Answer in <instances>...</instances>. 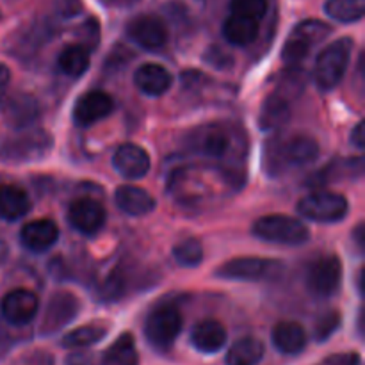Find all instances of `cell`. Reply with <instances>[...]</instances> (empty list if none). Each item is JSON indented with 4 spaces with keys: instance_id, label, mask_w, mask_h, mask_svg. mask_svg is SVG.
<instances>
[{
    "instance_id": "cell-1",
    "label": "cell",
    "mask_w": 365,
    "mask_h": 365,
    "mask_svg": "<svg viewBox=\"0 0 365 365\" xmlns=\"http://www.w3.org/2000/svg\"><path fill=\"white\" fill-rule=\"evenodd\" d=\"M184 143L191 152L220 160L237 159L246 148L245 135L241 134V130L225 123L203 125L195 128L189 132Z\"/></svg>"
},
{
    "instance_id": "cell-2",
    "label": "cell",
    "mask_w": 365,
    "mask_h": 365,
    "mask_svg": "<svg viewBox=\"0 0 365 365\" xmlns=\"http://www.w3.org/2000/svg\"><path fill=\"white\" fill-rule=\"evenodd\" d=\"M319 145L310 135L292 134L271 139L264 152V171L280 175L289 168L309 166L319 159Z\"/></svg>"
},
{
    "instance_id": "cell-3",
    "label": "cell",
    "mask_w": 365,
    "mask_h": 365,
    "mask_svg": "<svg viewBox=\"0 0 365 365\" xmlns=\"http://www.w3.org/2000/svg\"><path fill=\"white\" fill-rule=\"evenodd\" d=\"M351 52V38H341L321 50L316 59V66H314V81L317 88L323 91H331L341 84L348 71Z\"/></svg>"
},
{
    "instance_id": "cell-4",
    "label": "cell",
    "mask_w": 365,
    "mask_h": 365,
    "mask_svg": "<svg viewBox=\"0 0 365 365\" xmlns=\"http://www.w3.org/2000/svg\"><path fill=\"white\" fill-rule=\"evenodd\" d=\"M253 235L264 242L284 246H302L310 239V230L305 223L292 216L269 214L259 217L252 227Z\"/></svg>"
},
{
    "instance_id": "cell-5",
    "label": "cell",
    "mask_w": 365,
    "mask_h": 365,
    "mask_svg": "<svg viewBox=\"0 0 365 365\" xmlns=\"http://www.w3.org/2000/svg\"><path fill=\"white\" fill-rule=\"evenodd\" d=\"M52 135L41 128H29L13 138L4 139L0 145V160L11 164L34 163L52 150Z\"/></svg>"
},
{
    "instance_id": "cell-6",
    "label": "cell",
    "mask_w": 365,
    "mask_h": 365,
    "mask_svg": "<svg viewBox=\"0 0 365 365\" xmlns=\"http://www.w3.org/2000/svg\"><path fill=\"white\" fill-rule=\"evenodd\" d=\"M331 34V27L321 20H305L296 25L282 50V61L287 66H298L310 56L312 48Z\"/></svg>"
},
{
    "instance_id": "cell-7",
    "label": "cell",
    "mask_w": 365,
    "mask_h": 365,
    "mask_svg": "<svg viewBox=\"0 0 365 365\" xmlns=\"http://www.w3.org/2000/svg\"><path fill=\"white\" fill-rule=\"evenodd\" d=\"M182 323V314L175 303H160L145 321L146 341L159 351H168L180 335Z\"/></svg>"
},
{
    "instance_id": "cell-8",
    "label": "cell",
    "mask_w": 365,
    "mask_h": 365,
    "mask_svg": "<svg viewBox=\"0 0 365 365\" xmlns=\"http://www.w3.org/2000/svg\"><path fill=\"white\" fill-rule=\"evenodd\" d=\"M298 212L316 223H337L349 212V203L339 192L316 191L298 202Z\"/></svg>"
},
{
    "instance_id": "cell-9",
    "label": "cell",
    "mask_w": 365,
    "mask_h": 365,
    "mask_svg": "<svg viewBox=\"0 0 365 365\" xmlns=\"http://www.w3.org/2000/svg\"><path fill=\"white\" fill-rule=\"evenodd\" d=\"M342 284V262L337 255L319 257L307 269V287L316 298H331Z\"/></svg>"
},
{
    "instance_id": "cell-10",
    "label": "cell",
    "mask_w": 365,
    "mask_h": 365,
    "mask_svg": "<svg viewBox=\"0 0 365 365\" xmlns=\"http://www.w3.org/2000/svg\"><path fill=\"white\" fill-rule=\"evenodd\" d=\"M280 269L282 264L277 260L259 259V257H237V259L228 260L223 266L217 267L216 277L225 278V280L257 282L273 277Z\"/></svg>"
},
{
    "instance_id": "cell-11",
    "label": "cell",
    "mask_w": 365,
    "mask_h": 365,
    "mask_svg": "<svg viewBox=\"0 0 365 365\" xmlns=\"http://www.w3.org/2000/svg\"><path fill=\"white\" fill-rule=\"evenodd\" d=\"M39 310V298L29 289H14L4 296L0 312L4 319L13 327H25L31 323Z\"/></svg>"
},
{
    "instance_id": "cell-12",
    "label": "cell",
    "mask_w": 365,
    "mask_h": 365,
    "mask_svg": "<svg viewBox=\"0 0 365 365\" xmlns=\"http://www.w3.org/2000/svg\"><path fill=\"white\" fill-rule=\"evenodd\" d=\"M114 110V98L106 91H88L73 106V121L77 127H91L98 121L106 120Z\"/></svg>"
},
{
    "instance_id": "cell-13",
    "label": "cell",
    "mask_w": 365,
    "mask_h": 365,
    "mask_svg": "<svg viewBox=\"0 0 365 365\" xmlns=\"http://www.w3.org/2000/svg\"><path fill=\"white\" fill-rule=\"evenodd\" d=\"M127 34L145 50H160L168 43V27L155 14H139L127 25Z\"/></svg>"
},
{
    "instance_id": "cell-14",
    "label": "cell",
    "mask_w": 365,
    "mask_h": 365,
    "mask_svg": "<svg viewBox=\"0 0 365 365\" xmlns=\"http://www.w3.org/2000/svg\"><path fill=\"white\" fill-rule=\"evenodd\" d=\"M106 209L93 198H78L68 207V223L84 235L98 234L106 225Z\"/></svg>"
},
{
    "instance_id": "cell-15",
    "label": "cell",
    "mask_w": 365,
    "mask_h": 365,
    "mask_svg": "<svg viewBox=\"0 0 365 365\" xmlns=\"http://www.w3.org/2000/svg\"><path fill=\"white\" fill-rule=\"evenodd\" d=\"M150 155L145 148L134 143H125L114 152L113 168L120 177L127 180H139L150 171Z\"/></svg>"
},
{
    "instance_id": "cell-16",
    "label": "cell",
    "mask_w": 365,
    "mask_h": 365,
    "mask_svg": "<svg viewBox=\"0 0 365 365\" xmlns=\"http://www.w3.org/2000/svg\"><path fill=\"white\" fill-rule=\"evenodd\" d=\"M78 299L71 292H57L50 298L41 319V334H56L77 317Z\"/></svg>"
},
{
    "instance_id": "cell-17",
    "label": "cell",
    "mask_w": 365,
    "mask_h": 365,
    "mask_svg": "<svg viewBox=\"0 0 365 365\" xmlns=\"http://www.w3.org/2000/svg\"><path fill=\"white\" fill-rule=\"evenodd\" d=\"M134 84L143 95L157 98L170 91L171 84H173V75L163 64L146 63L135 70Z\"/></svg>"
},
{
    "instance_id": "cell-18",
    "label": "cell",
    "mask_w": 365,
    "mask_h": 365,
    "mask_svg": "<svg viewBox=\"0 0 365 365\" xmlns=\"http://www.w3.org/2000/svg\"><path fill=\"white\" fill-rule=\"evenodd\" d=\"M0 110L7 123L14 128H29L39 116L38 102L31 95H21V93L4 96Z\"/></svg>"
},
{
    "instance_id": "cell-19",
    "label": "cell",
    "mask_w": 365,
    "mask_h": 365,
    "mask_svg": "<svg viewBox=\"0 0 365 365\" xmlns=\"http://www.w3.org/2000/svg\"><path fill=\"white\" fill-rule=\"evenodd\" d=\"M59 239V228L50 220H36L24 225L20 232V241L24 248L32 253H45Z\"/></svg>"
},
{
    "instance_id": "cell-20",
    "label": "cell",
    "mask_w": 365,
    "mask_h": 365,
    "mask_svg": "<svg viewBox=\"0 0 365 365\" xmlns=\"http://www.w3.org/2000/svg\"><path fill=\"white\" fill-rule=\"evenodd\" d=\"M114 203L121 212L132 217H141L155 209L157 202L146 189L138 185H120L114 192Z\"/></svg>"
},
{
    "instance_id": "cell-21",
    "label": "cell",
    "mask_w": 365,
    "mask_h": 365,
    "mask_svg": "<svg viewBox=\"0 0 365 365\" xmlns=\"http://www.w3.org/2000/svg\"><path fill=\"white\" fill-rule=\"evenodd\" d=\"M227 328L216 319H203L195 324L191 331V344L196 351L214 355L227 344Z\"/></svg>"
},
{
    "instance_id": "cell-22",
    "label": "cell",
    "mask_w": 365,
    "mask_h": 365,
    "mask_svg": "<svg viewBox=\"0 0 365 365\" xmlns=\"http://www.w3.org/2000/svg\"><path fill=\"white\" fill-rule=\"evenodd\" d=\"M271 339H273L274 348L284 355H298L307 348V342H309L305 328L294 321H280L273 328Z\"/></svg>"
},
{
    "instance_id": "cell-23",
    "label": "cell",
    "mask_w": 365,
    "mask_h": 365,
    "mask_svg": "<svg viewBox=\"0 0 365 365\" xmlns=\"http://www.w3.org/2000/svg\"><path fill=\"white\" fill-rule=\"evenodd\" d=\"M32 203L24 187L14 184L0 185V217L6 221H18L27 216Z\"/></svg>"
},
{
    "instance_id": "cell-24",
    "label": "cell",
    "mask_w": 365,
    "mask_h": 365,
    "mask_svg": "<svg viewBox=\"0 0 365 365\" xmlns=\"http://www.w3.org/2000/svg\"><path fill=\"white\" fill-rule=\"evenodd\" d=\"M291 120V106L289 100L280 93H271L262 102L259 114V125L262 130H274L284 127Z\"/></svg>"
},
{
    "instance_id": "cell-25",
    "label": "cell",
    "mask_w": 365,
    "mask_h": 365,
    "mask_svg": "<svg viewBox=\"0 0 365 365\" xmlns=\"http://www.w3.org/2000/svg\"><path fill=\"white\" fill-rule=\"evenodd\" d=\"M223 38L227 39L230 45L234 46H248L259 36V21L250 20V18L237 16V14H230L223 24Z\"/></svg>"
},
{
    "instance_id": "cell-26",
    "label": "cell",
    "mask_w": 365,
    "mask_h": 365,
    "mask_svg": "<svg viewBox=\"0 0 365 365\" xmlns=\"http://www.w3.org/2000/svg\"><path fill=\"white\" fill-rule=\"evenodd\" d=\"M264 348L262 341L257 337H242L228 349L227 365H259L260 360L264 359Z\"/></svg>"
},
{
    "instance_id": "cell-27",
    "label": "cell",
    "mask_w": 365,
    "mask_h": 365,
    "mask_svg": "<svg viewBox=\"0 0 365 365\" xmlns=\"http://www.w3.org/2000/svg\"><path fill=\"white\" fill-rule=\"evenodd\" d=\"M89 63H91V56L89 50L84 45H68L63 52L57 57V64H59L61 71L71 78H78L88 71Z\"/></svg>"
},
{
    "instance_id": "cell-28",
    "label": "cell",
    "mask_w": 365,
    "mask_h": 365,
    "mask_svg": "<svg viewBox=\"0 0 365 365\" xmlns=\"http://www.w3.org/2000/svg\"><path fill=\"white\" fill-rule=\"evenodd\" d=\"M103 365H138V349L134 337L123 334L109 346L102 359Z\"/></svg>"
},
{
    "instance_id": "cell-29",
    "label": "cell",
    "mask_w": 365,
    "mask_h": 365,
    "mask_svg": "<svg viewBox=\"0 0 365 365\" xmlns=\"http://www.w3.org/2000/svg\"><path fill=\"white\" fill-rule=\"evenodd\" d=\"M324 13L341 24H355L364 18L365 0H327Z\"/></svg>"
},
{
    "instance_id": "cell-30",
    "label": "cell",
    "mask_w": 365,
    "mask_h": 365,
    "mask_svg": "<svg viewBox=\"0 0 365 365\" xmlns=\"http://www.w3.org/2000/svg\"><path fill=\"white\" fill-rule=\"evenodd\" d=\"M106 335L107 328L98 327V324H86V327L75 328V330L68 331L63 337V342H61V344L68 349L89 348V346L93 344H98Z\"/></svg>"
},
{
    "instance_id": "cell-31",
    "label": "cell",
    "mask_w": 365,
    "mask_h": 365,
    "mask_svg": "<svg viewBox=\"0 0 365 365\" xmlns=\"http://www.w3.org/2000/svg\"><path fill=\"white\" fill-rule=\"evenodd\" d=\"M175 262L180 264L182 267H196L203 260V246L198 239L191 237L178 242L173 248Z\"/></svg>"
},
{
    "instance_id": "cell-32",
    "label": "cell",
    "mask_w": 365,
    "mask_h": 365,
    "mask_svg": "<svg viewBox=\"0 0 365 365\" xmlns=\"http://www.w3.org/2000/svg\"><path fill=\"white\" fill-rule=\"evenodd\" d=\"M232 14L260 21L267 13V0H232Z\"/></svg>"
},
{
    "instance_id": "cell-33",
    "label": "cell",
    "mask_w": 365,
    "mask_h": 365,
    "mask_svg": "<svg viewBox=\"0 0 365 365\" xmlns=\"http://www.w3.org/2000/svg\"><path fill=\"white\" fill-rule=\"evenodd\" d=\"M339 324H341V314L337 310H331L327 316L321 317L316 324L317 342H324L327 339H330L339 330Z\"/></svg>"
},
{
    "instance_id": "cell-34",
    "label": "cell",
    "mask_w": 365,
    "mask_h": 365,
    "mask_svg": "<svg viewBox=\"0 0 365 365\" xmlns=\"http://www.w3.org/2000/svg\"><path fill=\"white\" fill-rule=\"evenodd\" d=\"M364 130H365L364 121H359V123L355 125V128H353V130H351V135H349V139H351V143H353V145H355L359 150H364V146H365Z\"/></svg>"
},
{
    "instance_id": "cell-35",
    "label": "cell",
    "mask_w": 365,
    "mask_h": 365,
    "mask_svg": "<svg viewBox=\"0 0 365 365\" xmlns=\"http://www.w3.org/2000/svg\"><path fill=\"white\" fill-rule=\"evenodd\" d=\"M353 242L356 245V248L360 250V252H364V246H365V227L364 223H359L356 225V228L353 230Z\"/></svg>"
},
{
    "instance_id": "cell-36",
    "label": "cell",
    "mask_w": 365,
    "mask_h": 365,
    "mask_svg": "<svg viewBox=\"0 0 365 365\" xmlns=\"http://www.w3.org/2000/svg\"><path fill=\"white\" fill-rule=\"evenodd\" d=\"M11 81V70L4 63H0V89L6 88Z\"/></svg>"
},
{
    "instance_id": "cell-37",
    "label": "cell",
    "mask_w": 365,
    "mask_h": 365,
    "mask_svg": "<svg viewBox=\"0 0 365 365\" xmlns=\"http://www.w3.org/2000/svg\"><path fill=\"white\" fill-rule=\"evenodd\" d=\"M7 259H9V246L6 245L4 239H0V266H4L7 262Z\"/></svg>"
}]
</instances>
